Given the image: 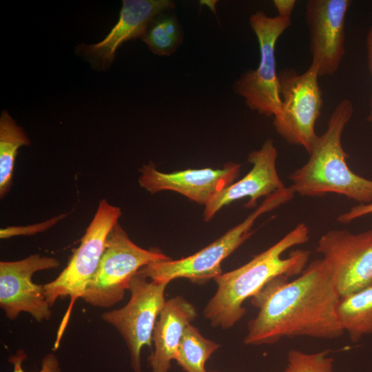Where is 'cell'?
Masks as SVG:
<instances>
[{
  "mask_svg": "<svg viewBox=\"0 0 372 372\" xmlns=\"http://www.w3.org/2000/svg\"><path fill=\"white\" fill-rule=\"evenodd\" d=\"M279 276L251 297L257 316L244 342L271 344L283 338L335 339L344 333L338 318L340 299L322 259L311 262L295 280Z\"/></svg>",
  "mask_w": 372,
  "mask_h": 372,
  "instance_id": "obj_1",
  "label": "cell"
},
{
  "mask_svg": "<svg viewBox=\"0 0 372 372\" xmlns=\"http://www.w3.org/2000/svg\"><path fill=\"white\" fill-rule=\"evenodd\" d=\"M309 240L308 227L299 223L244 265L221 273L214 279L217 289L205 307V318L213 327L223 329L232 327L247 311L242 306L245 300L254 296L269 281L279 276L291 277L302 273L311 255L309 251L296 249L286 258L282 255L289 248Z\"/></svg>",
  "mask_w": 372,
  "mask_h": 372,
  "instance_id": "obj_2",
  "label": "cell"
},
{
  "mask_svg": "<svg viewBox=\"0 0 372 372\" xmlns=\"http://www.w3.org/2000/svg\"><path fill=\"white\" fill-rule=\"evenodd\" d=\"M353 113L352 102L340 101L327 123L326 131L313 146L307 162L289 174L295 194L322 197L333 193L360 204L372 202V180L354 173L347 164L349 156L342 144L344 129Z\"/></svg>",
  "mask_w": 372,
  "mask_h": 372,
  "instance_id": "obj_3",
  "label": "cell"
},
{
  "mask_svg": "<svg viewBox=\"0 0 372 372\" xmlns=\"http://www.w3.org/2000/svg\"><path fill=\"white\" fill-rule=\"evenodd\" d=\"M295 193L290 187L265 198L244 220L229 229L220 238L196 253L178 260H167L150 263L138 273L152 280L167 282L184 278L196 283L216 279L222 273L221 263L253 234L251 227L256 219L290 201Z\"/></svg>",
  "mask_w": 372,
  "mask_h": 372,
  "instance_id": "obj_4",
  "label": "cell"
},
{
  "mask_svg": "<svg viewBox=\"0 0 372 372\" xmlns=\"http://www.w3.org/2000/svg\"><path fill=\"white\" fill-rule=\"evenodd\" d=\"M171 258L134 243L117 223L110 231L98 267L81 299L98 307L109 308L121 301L132 278L143 267Z\"/></svg>",
  "mask_w": 372,
  "mask_h": 372,
  "instance_id": "obj_5",
  "label": "cell"
},
{
  "mask_svg": "<svg viewBox=\"0 0 372 372\" xmlns=\"http://www.w3.org/2000/svg\"><path fill=\"white\" fill-rule=\"evenodd\" d=\"M121 209L102 199L96 211L65 268L56 278L44 285L47 300L52 307L59 298L70 297V303L59 329L54 347L57 348L68 322L73 305L81 298L94 276L105 249L107 238L118 223Z\"/></svg>",
  "mask_w": 372,
  "mask_h": 372,
  "instance_id": "obj_6",
  "label": "cell"
},
{
  "mask_svg": "<svg viewBox=\"0 0 372 372\" xmlns=\"http://www.w3.org/2000/svg\"><path fill=\"white\" fill-rule=\"evenodd\" d=\"M318 77L311 66L302 74L293 69L278 74L282 108L273 124L285 141L303 147L308 154L318 138L315 125L324 103Z\"/></svg>",
  "mask_w": 372,
  "mask_h": 372,
  "instance_id": "obj_7",
  "label": "cell"
},
{
  "mask_svg": "<svg viewBox=\"0 0 372 372\" xmlns=\"http://www.w3.org/2000/svg\"><path fill=\"white\" fill-rule=\"evenodd\" d=\"M291 23L290 19L278 15L270 17L262 11L252 14L249 19L259 43L260 63L256 70L246 71L236 81L234 90L245 99L251 110L267 116L281 111L275 50L278 38Z\"/></svg>",
  "mask_w": 372,
  "mask_h": 372,
  "instance_id": "obj_8",
  "label": "cell"
},
{
  "mask_svg": "<svg viewBox=\"0 0 372 372\" xmlns=\"http://www.w3.org/2000/svg\"><path fill=\"white\" fill-rule=\"evenodd\" d=\"M168 284L149 280L137 272L130 283L131 296L127 303L101 315V319L124 339L134 372H142L141 351L144 346H152L154 327L166 302L165 291Z\"/></svg>",
  "mask_w": 372,
  "mask_h": 372,
  "instance_id": "obj_9",
  "label": "cell"
},
{
  "mask_svg": "<svg viewBox=\"0 0 372 372\" xmlns=\"http://www.w3.org/2000/svg\"><path fill=\"white\" fill-rule=\"evenodd\" d=\"M316 249L340 298L372 286V229L358 234L329 230L319 238Z\"/></svg>",
  "mask_w": 372,
  "mask_h": 372,
  "instance_id": "obj_10",
  "label": "cell"
},
{
  "mask_svg": "<svg viewBox=\"0 0 372 372\" xmlns=\"http://www.w3.org/2000/svg\"><path fill=\"white\" fill-rule=\"evenodd\" d=\"M53 257L32 254L16 261L0 262V307L6 316L15 320L21 312L28 313L37 322L52 316L44 285L32 281L34 273L57 268Z\"/></svg>",
  "mask_w": 372,
  "mask_h": 372,
  "instance_id": "obj_11",
  "label": "cell"
},
{
  "mask_svg": "<svg viewBox=\"0 0 372 372\" xmlns=\"http://www.w3.org/2000/svg\"><path fill=\"white\" fill-rule=\"evenodd\" d=\"M350 0H309L305 21L309 32V66L318 76H331L338 70L345 54V20Z\"/></svg>",
  "mask_w": 372,
  "mask_h": 372,
  "instance_id": "obj_12",
  "label": "cell"
},
{
  "mask_svg": "<svg viewBox=\"0 0 372 372\" xmlns=\"http://www.w3.org/2000/svg\"><path fill=\"white\" fill-rule=\"evenodd\" d=\"M240 168V164L229 162L222 168L188 169L164 173L150 163L139 169L138 183L152 194L172 191L205 206L220 192L235 182Z\"/></svg>",
  "mask_w": 372,
  "mask_h": 372,
  "instance_id": "obj_13",
  "label": "cell"
},
{
  "mask_svg": "<svg viewBox=\"0 0 372 372\" xmlns=\"http://www.w3.org/2000/svg\"><path fill=\"white\" fill-rule=\"evenodd\" d=\"M277 148L271 138L267 139L258 150L251 152L247 156L248 162L252 165L250 171L220 192L205 206L204 220L209 221L222 207L244 198H249L245 208L254 207L260 198L286 187L277 172Z\"/></svg>",
  "mask_w": 372,
  "mask_h": 372,
  "instance_id": "obj_14",
  "label": "cell"
},
{
  "mask_svg": "<svg viewBox=\"0 0 372 372\" xmlns=\"http://www.w3.org/2000/svg\"><path fill=\"white\" fill-rule=\"evenodd\" d=\"M175 6L169 0H123L119 19L107 36L97 43L81 44L79 52L96 68L107 69L123 43L143 37L152 19Z\"/></svg>",
  "mask_w": 372,
  "mask_h": 372,
  "instance_id": "obj_15",
  "label": "cell"
},
{
  "mask_svg": "<svg viewBox=\"0 0 372 372\" xmlns=\"http://www.w3.org/2000/svg\"><path fill=\"white\" fill-rule=\"evenodd\" d=\"M197 316L195 307L183 296L166 300L156 322L148 358L152 372H169L186 328Z\"/></svg>",
  "mask_w": 372,
  "mask_h": 372,
  "instance_id": "obj_16",
  "label": "cell"
},
{
  "mask_svg": "<svg viewBox=\"0 0 372 372\" xmlns=\"http://www.w3.org/2000/svg\"><path fill=\"white\" fill-rule=\"evenodd\" d=\"M337 314L351 342H358L363 336L372 334V286L340 298Z\"/></svg>",
  "mask_w": 372,
  "mask_h": 372,
  "instance_id": "obj_17",
  "label": "cell"
},
{
  "mask_svg": "<svg viewBox=\"0 0 372 372\" xmlns=\"http://www.w3.org/2000/svg\"><path fill=\"white\" fill-rule=\"evenodd\" d=\"M30 141L21 127L18 125L7 111L0 117V196L8 193L19 149L30 145Z\"/></svg>",
  "mask_w": 372,
  "mask_h": 372,
  "instance_id": "obj_18",
  "label": "cell"
},
{
  "mask_svg": "<svg viewBox=\"0 0 372 372\" xmlns=\"http://www.w3.org/2000/svg\"><path fill=\"white\" fill-rule=\"evenodd\" d=\"M218 348L219 344L203 337L196 327L189 324L174 360L185 372H207L205 363Z\"/></svg>",
  "mask_w": 372,
  "mask_h": 372,
  "instance_id": "obj_19",
  "label": "cell"
},
{
  "mask_svg": "<svg viewBox=\"0 0 372 372\" xmlns=\"http://www.w3.org/2000/svg\"><path fill=\"white\" fill-rule=\"evenodd\" d=\"M142 39L154 54L170 55L182 42L183 32L174 16L165 15L151 22Z\"/></svg>",
  "mask_w": 372,
  "mask_h": 372,
  "instance_id": "obj_20",
  "label": "cell"
},
{
  "mask_svg": "<svg viewBox=\"0 0 372 372\" xmlns=\"http://www.w3.org/2000/svg\"><path fill=\"white\" fill-rule=\"evenodd\" d=\"M334 358L327 350L307 353L291 349L284 372H333Z\"/></svg>",
  "mask_w": 372,
  "mask_h": 372,
  "instance_id": "obj_21",
  "label": "cell"
},
{
  "mask_svg": "<svg viewBox=\"0 0 372 372\" xmlns=\"http://www.w3.org/2000/svg\"><path fill=\"white\" fill-rule=\"evenodd\" d=\"M27 358L25 352L22 349L10 356L8 362L13 365L12 372H26L23 370L22 364ZM37 372H61L59 360L54 353H49L43 357L41 369Z\"/></svg>",
  "mask_w": 372,
  "mask_h": 372,
  "instance_id": "obj_22",
  "label": "cell"
},
{
  "mask_svg": "<svg viewBox=\"0 0 372 372\" xmlns=\"http://www.w3.org/2000/svg\"><path fill=\"white\" fill-rule=\"evenodd\" d=\"M370 214H372V202L352 207L347 212L338 216L337 220L340 223L348 224L360 217Z\"/></svg>",
  "mask_w": 372,
  "mask_h": 372,
  "instance_id": "obj_23",
  "label": "cell"
},
{
  "mask_svg": "<svg viewBox=\"0 0 372 372\" xmlns=\"http://www.w3.org/2000/svg\"><path fill=\"white\" fill-rule=\"evenodd\" d=\"M366 46L367 51V64L372 79V25L367 31L366 37ZM366 120L372 124V92L369 102V112Z\"/></svg>",
  "mask_w": 372,
  "mask_h": 372,
  "instance_id": "obj_24",
  "label": "cell"
},
{
  "mask_svg": "<svg viewBox=\"0 0 372 372\" xmlns=\"http://www.w3.org/2000/svg\"><path fill=\"white\" fill-rule=\"evenodd\" d=\"M296 3L295 0H274L273 5L277 10L278 16L285 18L290 19Z\"/></svg>",
  "mask_w": 372,
  "mask_h": 372,
  "instance_id": "obj_25",
  "label": "cell"
},
{
  "mask_svg": "<svg viewBox=\"0 0 372 372\" xmlns=\"http://www.w3.org/2000/svg\"><path fill=\"white\" fill-rule=\"evenodd\" d=\"M211 372H218V371H211Z\"/></svg>",
  "mask_w": 372,
  "mask_h": 372,
  "instance_id": "obj_26",
  "label": "cell"
}]
</instances>
